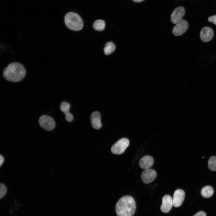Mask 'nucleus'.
I'll return each instance as SVG.
<instances>
[{
  "mask_svg": "<svg viewBox=\"0 0 216 216\" xmlns=\"http://www.w3.org/2000/svg\"><path fill=\"white\" fill-rule=\"evenodd\" d=\"M26 71L21 64L16 62L10 63L4 69L3 75L7 80L14 82L22 81L25 77Z\"/></svg>",
  "mask_w": 216,
  "mask_h": 216,
  "instance_id": "1",
  "label": "nucleus"
},
{
  "mask_svg": "<svg viewBox=\"0 0 216 216\" xmlns=\"http://www.w3.org/2000/svg\"><path fill=\"white\" fill-rule=\"evenodd\" d=\"M115 209L118 216H133L136 209L135 201L130 196H124L117 202Z\"/></svg>",
  "mask_w": 216,
  "mask_h": 216,
  "instance_id": "2",
  "label": "nucleus"
},
{
  "mask_svg": "<svg viewBox=\"0 0 216 216\" xmlns=\"http://www.w3.org/2000/svg\"><path fill=\"white\" fill-rule=\"evenodd\" d=\"M64 22L67 27L73 31L80 30L83 26L82 20L80 16L73 12H69L66 14Z\"/></svg>",
  "mask_w": 216,
  "mask_h": 216,
  "instance_id": "3",
  "label": "nucleus"
},
{
  "mask_svg": "<svg viewBox=\"0 0 216 216\" xmlns=\"http://www.w3.org/2000/svg\"><path fill=\"white\" fill-rule=\"evenodd\" d=\"M129 144V141L128 139L125 138H122L112 145L111 148V151L115 154H121L124 152Z\"/></svg>",
  "mask_w": 216,
  "mask_h": 216,
  "instance_id": "4",
  "label": "nucleus"
},
{
  "mask_svg": "<svg viewBox=\"0 0 216 216\" xmlns=\"http://www.w3.org/2000/svg\"><path fill=\"white\" fill-rule=\"evenodd\" d=\"M39 123L43 129L47 131L53 130L56 126V123L54 119L51 116L43 115L39 119Z\"/></svg>",
  "mask_w": 216,
  "mask_h": 216,
  "instance_id": "5",
  "label": "nucleus"
},
{
  "mask_svg": "<svg viewBox=\"0 0 216 216\" xmlns=\"http://www.w3.org/2000/svg\"><path fill=\"white\" fill-rule=\"evenodd\" d=\"M188 27V24L187 21L184 19L182 20L174 27L172 33L176 36L181 35L186 31Z\"/></svg>",
  "mask_w": 216,
  "mask_h": 216,
  "instance_id": "6",
  "label": "nucleus"
},
{
  "mask_svg": "<svg viewBox=\"0 0 216 216\" xmlns=\"http://www.w3.org/2000/svg\"><path fill=\"white\" fill-rule=\"evenodd\" d=\"M185 13L184 8L179 6L175 8L172 12L170 16L171 22L174 24H177L182 20Z\"/></svg>",
  "mask_w": 216,
  "mask_h": 216,
  "instance_id": "7",
  "label": "nucleus"
},
{
  "mask_svg": "<svg viewBox=\"0 0 216 216\" xmlns=\"http://www.w3.org/2000/svg\"><path fill=\"white\" fill-rule=\"evenodd\" d=\"M157 176L156 172L151 169H146L142 173L141 178L142 182L146 184L152 182Z\"/></svg>",
  "mask_w": 216,
  "mask_h": 216,
  "instance_id": "8",
  "label": "nucleus"
},
{
  "mask_svg": "<svg viewBox=\"0 0 216 216\" xmlns=\"http://www.w3.org/2000/svg\"><path fill=\"white\" fill-rule=\"evenodd\" d=\"M185 196L184 191L181 189H178L175 191L173 196V205L175 207L180 206L182 204Z\"/></svg>",
  "mask_w": 216,
  "mask_h": 216,
  "instance_id": "9",
  "label": "nucleus"
},
{
  "mask_svg": "<svg viewBox=\"0 0 216 216\" xmlns=\"http://www.w3.org/2000/svg\"><path fill=\"white\" fill-rule=\"evenodd\" d=\"M173 205V200L171 197L169 195H166L162 198L160 210L164 213H168L171 209Z\"/></svg>",
  "mask_w": 216,
  "mask_h": 216,
  "instance_id": "10",
  "label": "nucleus"
},
{
  "mask_svg": "<svg viewBox=\"0 0 216 216\" xmlns=\"http://www.w3.org/2000/svg\"><path fill=\"white\" fill-rule=\"evenodd\" d=\"M214 36L213 29L209 27H205L201 30L200 32V37L201 40L205 42L210 41Z\"/></svg>",
  "mask_w": 216,
  "mask_h": 216,
  "instance_id": "11",
  "label": "nucleus"
},
{
  "mask_svg": "<svg viewBox=\"0 0 216 216\" xmlns=\"http://www.w3.org/2000/svg\"><path fill=\"white\" fill-rule=\"evenodd\" d=\"M101 116L100 112L94 111L91 114L90 117L91 124L93 128L96 129H99L102 127L100 122Z\"/></svg>",
  "mask_w": 216,
  "mask_h": 216,
  "instance_id": "12",
  "label": "nucleus"
},
{
  "mask_svg": "<svg viewBox=\"0 0 216 216\" xmlns=\"http://www.w3.org/2000/svg\"><path fill=\"white\" fill-rule=\"evenodd\" d=\"M153 158L149 155H146L142 158L139 160V165L141 168L147 169H149L154 163Z\"/></svg>",
  "mask_w": 216,
  "mask_h": 216,
  "instance_id": "13",
  "label": "nucleus"
},
{
  "mask_svg": "<svg viewBox=\"0 0 216 216\" xmlns=\"http://www.w3.org/2000/svg\"><path fill=\"white\" fill-rule=\"evenodd\" d=\"M70 107V104L66 102H62L60 105V109L65 114V119L68 122H71L73 120V116L69 112Z\"/></svg>",
  "mask_w": 216,
  "mask_h": 216,
  "instance_id": "14",
  "label": "nucleus"
},
{
  "mask_svg": "<svg viewBox=\"0 0 216 216\" xmlns=\"http://www.w3.org/2000/svg\"><path fill=\"white\" fill-rule=\"evenodd\" d=\"M214 193L212 188L210 186H206L203 188L201 190V195L205 198H209L211 197Z\"/></svg>",
  "mask_w": 216,
  "mask_h": 216,
  "instance_id": "15",
  "label": "nucleus"
},
{
  "mask_svg": "<svg viewBox=\"0 0 216 216\" xmlns=\"http://www.w3.org/2000/svg\"><path fill=\"white\" fill-rule=\"evenodd\" d=\"M115 49L116 46L115 44L112 42H109L105 45L104 52L106 55H108L112 53Z\"/></svg>",
  "mask_w": 216,
  "mask_h": 216,
  "instance_id": "16",
  "label": "nucleus"
},
{
  "mask_svg": "<svg viewBox=\"0 0 216 216\" xmlns=\"http://www.w3.org/2000/svg\"><path fill=\"white\" fill-rule=\"evenodd\" d=\"M105 26V21L102 20H95L93 24V27L95 30L98 31H102L104 30Z\"/></svg>",
  "mask_w": 216,
  "mask_h": 216,
  "instance_id": "17",
  "label": "nucleus"
},
{
  "mask_svg": "<svg viewBox=\"0 0 216 216\" xmlns=\"http://www.w3.org/2000/svg\"><path fill=\"white\" fill-rule=\"evenodd\" d=\"M208 166L210 170L216 171V156H212L209 158L208 160Z\"/></svg>",
  "mask_w": 216,
  "mask_h": 216,
  "instance_id": "18",
  "label": "nucleus"
},
{
  "mask_svg": "<svg viewBox=\"0 0 216 216\" xmlns=\"http://www.w3.org/2000/svg\"><path fill=\"white\" fill-rule=\"evenodd\" d=\"M0 198L1 199L6 194L7 189L5 186L2 183L0 184Z\"/></svg>",
  "mask_w": 216,
  "mask_h": 216,
  "instance_id": "19",
  "label": "nucleus"
},
{
  "mask_svg": "<svg viewBox=\"0 0 216 216\" xmlns=\"http://www.w3.org/2000/svg\"><path fill=\"white\" fill-rule=\"evenodd\" d=\"M209 22L216 25V15H214L209 17L208 18Z\"/></svg>",
  "mask_w": 216,
  "mask_h": 216,
  "instance_id": "20",
  "label": "nucleus"
},
{
  "mask_svg": "<svg viewBox=\"0 0 216 216\" xmlns=\"http://www.w3.org/2000/svg\"><path fill=\"white\" fill-rule=\"evenodd\" d=\"M193 216H206V214L204 212L201 211L198 212Z\"/></svg>",
  "mask_w": 216,
  "mask_h": 216,
  "instance_id": "21",
  "label": "nucleus"
},
{
  "mask_svg": "<svg viewBox=\"0 0 216 216\" xmlns=\"http://www.w3.org/2000/svg\"><path fill=\"white\" fill-rule=\"evenodd\" d=\"M4 161V158L2 156L0 155V166H1Z\"/></svg>",
  "mask_w": 216,
  "mask_h": 216,
  "instance_id": "22",
  "label": "nucleus"
},
{
  "mask_svg": "<svg viewBox=\"0 0 216 216\" xmlns=\"http://www.w3.org/2000/svg\"><path fill=\"white\" fill-rule=\"evenodd\" d=\"M133 1L136 2H140L144 1L145 0H132Z\"/></svg>",
  "mask_w": 216,
  "mask_h": 216,
  "instance_id": "23",
  "label": "nucleus"
}]
</instances>
